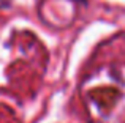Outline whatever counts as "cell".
<instances>
[{
    "label": "cell",
    "mask_w": 125,
    "mask_h": 123,
    "mask_svg": "<svg viewBox=\"0 0 125 123\" xmlns=\"http://www.w3.org/2000/svg\"><path fill=\"white\" fill-rule=\"evenodd\" d=\"M73 2H78V3H83V5H85V3H87V0H73Z\"/></svg>",
    "instance_id": "6da1fadb"
}]
</instances>
